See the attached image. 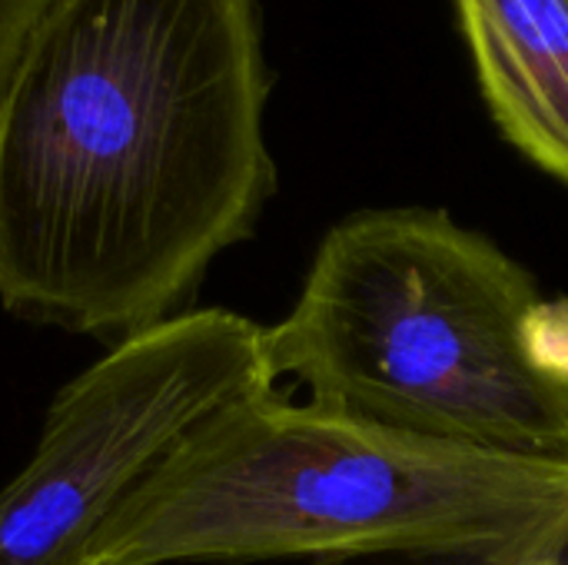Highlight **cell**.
<instances>
[{"mask_svg": "<svg viewBox=\"0 0 568 565\" xmlns=\"http://www.w3.org/2000/svg\"><path fill=\"white\" fill-rule=\"evenodd\" d=\"M260 0H47L0 93V303L160 326L253 236L276 163Z\"/></svg>", "mask_w": 568, "mask_h": 565, "instance_id": "1", "label": "cell"}, {"mask_svg": "<svg viewBox=\"0 0 568 565\" xmlns=\"http://www.w3.org/2000/svg\"><path fill=\"white\" fill-rule=\"evenodd\" d=\"M376 553L566 565L568 463L389 430L273 386L216 413L90 565Z\"/></svg>", "mask_w": 568, "mask_h": 565, "instance_id": "2", "label": "cell"}, {"mask_svg": "<svg viewBox=\"0 0 568 565\" xmlns=\"http://www.w3.org/2000/svg\"><path fill=\"white\" fill-rule=\"evenodd\" d=\"M273 376L389 430L568 463V306L433 206L359 210L263 330Z\"/></svg>", "mask_w": 568, "mask_h": 565, "instance_id": "3", "label": "cell"}, {"mask_svg": "<svg viewBox=\"0 0 568 565\" xmlns=\"http://www.w3.org/2000/svg\"><path fill=\"white\" fill-rule=\"evenodd\" d=\"M273 386L263 326L230 310H186L110 346L57 393L33 460L0 493V565H90L216 413Z\"/></svg>", "mask_w": 568, "mask_h": 565, "instance_id": "4", "label": "cell"}, {"mask_svg": "<svg viewBox=\"0 0 568 565\" xmlns=\"http://www.w3.org/2000/svg\"><path fill=\"white\" fill-rule=\"evenodd\" d=\"M499 133L568 183V0H453Z\"/></svg>", "mask_w": 568, "mask_h": 565, "instance_id": "5", "label": "cell"}, {"mask_svg": "<svg viewBox=\"0 0 568 565\" xmlns=\"http://www.w3.org/2000/svg\"><path fill=\"white\" fill-rule=\"evenodd\" d=\"M43 3L47 0H0V93Z\"/></svg>", "mask_w": 568, "mask_h": 565, "instance_id": "6", "label": "cell"}]
</instances>
